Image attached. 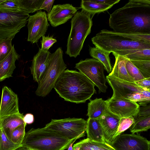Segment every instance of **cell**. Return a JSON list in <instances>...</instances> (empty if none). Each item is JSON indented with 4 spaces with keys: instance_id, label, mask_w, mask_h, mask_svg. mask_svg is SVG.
Masks as SVG:
<instances>
[{
    "instance_id": "obj_1",
    "label": "cell",
    "mask_w": 150,
    "mask_h": 150,
    "mask_svg": "<svg viewBox=\"0 0 150 150\" xmlns=\"http://www.w3.org/2000/svg\"><path fill=\"white\" fill-rule=\"evenodd\" d=\"M109 21L117 33L150 34V0H129L110 15Z\"/></svg>"
},
{
    "instance_id": "obj_2",
    "label": "cell",
    "mask_w": 150,
    "mask_h": 150,
    "mask_svg": "<svg viewBox=\"0 0 150 150\" xmlns=\"http://www.w3.org/2000/svg\"><path fill=\"white\" fill-rule=\"evenodd\" d=\"M95 86L80 71L68 69L62 73L53 88L65 100L79 103L85 102L96 93Z\"/></svg>"
},
{
    "instance_id": "obj_3",
    "label": "cell",
    "mask_w": 150,
    "mask_h": 150,
    "mask_svg": "<svg viewBox=\"0 0 150 150\" xmlns=\"http://www.w3.org/2000/svg\"><path fill=\"white\" fill-rule=\"evenodd\" d=\"M74 140L44 127L32 128L25 133L21 145L34 150H64Z\"/></svg>"
},
{
    "instance_id": "obj_4",
    "label": "cell",
    "mask_w": 150,
    "mask_h": 150,
    "mask_svg": "<svg viewBox=\"0 0 150 150\" xmlns=\"http://www.w3.org/2000/svg\"><path fill=\"white\" fill-rule=\"evenodd\" d=\"M71 22L65 53L70 57L76 58L80 55L84 41L91 33L92 21L91 15L82 9L76 13Z\"/></svg>"
},
{
    "instance_id": "obj_5",
    "label": "cell",
    "mask_w": 150,
    "mask_h": 150,
    "mask_svg": "<svg viewBox=\"0 0 150 150\" xmlns=\"http://www.w3.org/2000/svg\"><path fill=\"white\" fill-rule=\"evenodd\" d=\"M95 47L107 52L132 49H150V44L132 40L113 31L104 29L91 39Z\"/></svg>"
},
{
    "instance_id": "obj_6",
    "label": "cell",
    "mask_w": 150,
    "mask_h": 150,
    "mask_svg": "<svg viewBox=\"0 0 150 150\" xmlns=\"http://www.w3.org/2000/svg\"><path fill=\"white\" fill-rule=\"evenodd\" d=\"M63 51L60 47L51 54L45 72L38 83L35 92L37 96L45 97L48 95L60 76L67 68V65L63 59Z\"/></svg>"
},
{
    "instance_id": "obj_7",
    "label": "cell",
    "mask_w": 150,
    "mask_h": 150,
    "mask_svg": "<svg viewBox=\"0 0 150 150\" xmlns=\"http://www.w3.org/2000/svg\"><path fill=\"white\" fill-rule=\"evenodd\" d=\"M87 124V120L83 119L69 117L52 119L45 127L69 140H74L85 136Z\"/></svg>"
},
{
    "instance_id": "obj_8",
    "label": "cell",
    "mask_w": 150,
    "mask_h": 150,
    "mask_svg": "<svg viewBox=\"0 0 150 150\" xmlns=\"http://www.w3.org/2000/svg\"><path fill=\"white\" fill-rule=\"evenodd\" d=\"M79 71L88 78L98 88L99 93H105L108 88L106 85V78L103 64L94 58H87L80 60L75 67Z\"/></svg>"
},
{
    "instance_id": "obj_9",
    "label": "cell",
    "mask_w": 150,
    "mask_h": 150,
    "mask_svg": "<svg viewBox=\"0 0 150 150\" xmlns=\"http://www.w3.org/2000/svg\"><path fill=\"white\" fill-rule=\"evenodd\" d=\"M29 15L0 11V40L14 36L25 26Z\"/></svg>"
},
{
    "instance_id": "obj_10",
    "label": "cell",
    "mask_w": 150,
    "mask_h": 150,
    "mask_svg": "<svg viewBox=\"0 0 150 150\" xmlns=\"http://www.w3.org/2000/svg\"><path fill=\"white\" fill-rule=\"evenodd\" d=\"M116 150H150V142L138 134H120L110 144Z\"/></svg>"
},
{
    "instance_id": "obj_11",
    "label": "cell",
    "mask_w": 150,
    "mask_h": 150,
    "mask_svg": "<svg viewBox=\"0 0 150 150\" xmlns=\"http://www.w3.org/2000/svg\"><path fill=\"white\" fill-rule=\"evenodd\" d=\"M49 24L45 11H38L33 15L30 16L27 25L28 41L32 43L37 42L46 32Z\"/></svg>"
},
{
    "instance_id": "obj_12",
    "label": "cell",
    "mask_w": 150,
    "mask_h": 150,
    "mask_svg": "<svg viewBox=\"0 0 150 150\" xmlns=\"http://www.w3.org/2000/svg\"><path fill=\"white\" fill-rule=\"evenodd\" d=\"M108 110L120 118L137 115L139 105L128 99L111 97L106 100Z\"/></svg>"
},
{
    "instance_id": "obj_13",
    "label": "cell",
    "mask_w": 150,
    "mask_h": 150,
    "mask_svg": "<svg viewBox=\"0 0 150 150\" xmlns=\"http://www.w3.org/2000/svg\"><path fill=\"white\" fill-rule=\"evenodd\" d=\"M106 80L112 89L113 94L112 97L113 98L127 99L129 96L134 92L148 90L138 86L134 83L114 77L107 76Z\"/></svg>"
},
{
    "instance_id": "obj_14",
    "label": "cell",
    "mask_w": 150,
    "mask_h": 150,
    "mask_svg": "<svg viewBox=\"0 0 150 150\" xmlns=\"http://www.w3.org/2000/svg\"><path fill=\"white\" fill-rule=\"evenodd\" d=\"M77 11L76 8L69 4L54 5L47 15V20L52 26L55 27L66 23Z\"/></svg>"
},
{
    "instance_id": "obj_15",
    "label": "cell",
    "mask_w": 150,
    "mask_h": 150,
    "mask_svg": "<svg viewBox=\"0 0 150 150\" xmlns=\"http://www.w3.org/2000/svg\"><path fill=\"white\" fill-rule=\"evenodd\" d=\"M19 113L17 94L10 88L4 86L2 89L0 104V118Z\"/></svg>"
},
{
    "instance_id": "obj_16",
    "label": "cell",
    "mask_w": 150,
    "mask_h": 150,
    "mask_svg": "<svg viewBox=\"0 0 150 150\" xmlns=\"http://www.w3.org/2000/svg\"><path fill=\"white\" fill-rule=\"evenodd\" d=\"M120 118L107 109L99 118L102 127L105 142L111 144L113 140L118 127Z\"/></svg>"
},
{
    "instance_id": "obj_17",
    "label": "cell",
    "mask_w": 150,
    "mask_h": 150,
    "mask_svg": "<svg viewBox=\"0 0 150 150\" xmlns=\"http://www.w3.org/2000/svg\"><path fill=\"white\" fill-rule=\"evenodd\" d=\"M51 54L49 51L39 48L38 52L33 57L30 68L33 80L38 83L45 72Z\"/></svg>"
},
{
    "instance_id": "obj_18",
    "label": "cell",
    "mask_w": 150,
    "mask_h": 150,
    "mask_svg": "<svg viewBox=\"0 0 150 150\" xmlns=\"http://www.w3.org/2000/svg\"><path fill=\"white\" fill-rule=\"evenodd\" d=\"M20 55L16 52L14 46L9 54L0 62V82L6 78L12 77L16 68V61L20 58Z\"/></svg>"
},
{
    "instance_id": "obj_19",
    "label": "cell",
    "mask_w": 150,
    "mask_h": 150,
    "mask_svg": "<svg viewBox=\"0 0 150 150\" xmlns=\"http://www.w3.org/2000/svg\"><path fill=\"white\" fill-rule=\"evenodd\" d=\"M23 113L20 112L0 118V125L6 136L11 140L13 131L24 122Z\"/></svg>"
},
{
    "instance_id": "obj_20",
    "label": "cell",
    "mask_w": 150,
    "mask_h": 150,
    "mask_svg": "<svg viewBox=\"0 0 150 150\" xmlns=\"http://www.w3.org/2000/svg\"><path fill=\"white\" fill-rule=\"evenodd\" d=\"M87 121L86 133L87 138L96 142H106L103 128L99 119L88 118Z\"/></svg>"
},
{
    "instance_id": "obj_21",
    "label": "cell",
    "mask_w": 150,
    "mask_h": 150,
    "mask_svg": "<svg viewBox=\"0 0 150 150\" xmlns=\"http://www.w3.org/2000/svg\"><path fill=\"white\" fill-rule=\"evenodd\" d=\"M113 55L115 58V63L111 71L108 76L128 82L134 83L127 73L125 57L118 55Z\"/></svg>"
},
{
    "instance_id": "obj_22",
    "label": "cell",
    "mask_w": 150,
    "mask_h": 150,
    "mask_svg": "<svg viewBox=\"0 0 150 150\" xmlns=\"http://www.w3.org/2000/svg\"><path fill=\"white\" fill-rule=\"evenodd\" d=\"M112 53L113 54L122 56L130 60L150 61V49L123 50Z\"/></svg>"
},
{
    "instance_id": "obj_23",
    "label": "cell",
    "mask_w": 150,
    "mask_h": 150,
    "mask_svg": "<svg viewBox=\"0 0 150 150\" xmlns=\"http://www.w3.org/2000/svg\"><path fill=\"white\" fill-rule=\"evenodd\" d=\"M73 150H116L110 144L92 141L87 138L74 144Z\"/></svg>"
},
{
    "instance_id": "obj_24",
    "label": "cell",
    "mask_w": 150,
    "mask_h": 150,
    "mask_svg": "<svg viewBox=\"0 0 150 150\" xmlns=\"http://www.w3.org/2000/svg\"><path fill=\"white\" fill-rule=\"evenodd\" d=\"M107 109L106 100L102 98H96L90 100L88 103L87 115L88 118L93 119L99 118Z\"/></svg>"
},
{
    "instance_id": "obj_25",
    "label": "cell",
    "mask_w": 150,
    "mask_h": 150,
    "mask_svg": "<svg viewBox=\"0 0 150 150\" xmlns=\"http://www.w3.org/2000/svg\"><path fill=\"white\" fill-rule=\"evenodd\" d=\"M110 53L96 47H90L89 49L90 55L93 58L100 62L103 64L105 69L109 73L112 69L109 57Z\"/></svg>"
},
{
    "instance_id": "obj_26",
    "label": "cell",
    "mask_w": 150,
    "mask_h": 150,
    "mask_svg": "<svg viewBox=\"0 0 150 150\" xmlns=\"http://www.w3.org/2000/svg\"><path fill=\"white\" fill-rule=\"evenodd\" d=\"M113 6L93 2L92 0H82L81 7L82 9L90 14L94 15L106 11Z\"/></svg>"
},
{
    "instance_id": "obj_27",
    "label": "cell",
    "mask_w": 150,
    "mask_h": 150,
    "mask_svg": "<svg viewBox=\"0 0 150 150\" xmlns=\"http://www.w3.org/2000/svg\"><path fill=\"white\" fill-rule=\"evenodd\" d=\"M134 122L130 127L132 134L146 131L150 128V115L134 117Z\"/></svg>"
},
{
    "instance_id": "obj_28",
    "label": "cell",
    "mask_w": 150,
    "mask_h": 150,
    "mask_svg": "<svg viewBox=\"0 0 150 150\" xmlns=\"http://www.w3.org/2000/svg\"><path fill=\"white\" fill-rule=\"evenodd\" d=\"M0 11L29 15L22 11L19 0H0Z\"/></svg>"
},
{
    "instance_id": "obj_29",
    "label": "cell",
    "mask_w": 150,
    "mask_h": 150,
    "mask_svg": "<svg viewBox=\"0 0 150 150\" xmlns=\"http://www.w3.org/2000/svg\"><path fill=\"white\" fill-rule=\"evenodd\" d=\"M22 11L29 14L40 10L44 0H19Z\"/></svg>"
},
{
    "instance_id": "obj_30",
    "label": "cell",
    "mask_w": 150,
    "mask_h": 150,
    "mask_svg": "<svg viewBox=\"0 0 150 150\" xmlns=\"http://www.w3.org/2000/svg\"><path fill=\"white\" fill-rule=\"evenodd\" d=\"M21 144L13 143L6 136L0 125V150H15Z\"/></svg>"
},
{
    "instance_id": "obj_31",
    "label": "cell",
    "mask_w": 150,
    "mask_h": 150,
    "mask_svg": "<svg viewBox=\"0 0 150 150\" xmlns=\"http://www.w3.org/2000/svg\"><path fill=\"white\" fill-rule=\"evenodd\" d=\"M14 36L0 40V62L10 52L13 47L12 41Z\"/></svg>"
},
{
    "instance_id": "obj_32",
    "label": "cell",
    "mask_w": 150,
    "mask_h": 150,
    "mask_svg": "<svg viewBox=\"0 0 150 150\" xmlns=\"http://www.w3.org/2000/svg\"><path fill=\"white\" fill-rule=\"evenodd\" d=\"M125 58L126 67L127 73L134 82L144 79L139 71L130 60Z\"/></svg>"
},
{
    "instance_id": "obj_33",
    "label": "cell",
    "mask_w": 150,
    "mask_h": 150,
    "mask_svg": "<svg viewBox=\"0 0 150 150\" xmlns=\"http://www.w3.org/2000/svg\"><path fill=\"white\" fill-rule=\"evenodd\" d=\"M26 123L21 125L15 128L12 132L11 140L14 144H21L25 135Z\"/></svg>"
},
{
    "instance_id": "obj_34",
    "label": "cell",
    "mask_w": 150,
    "mask_h": 150,
    "mask_svg": "<svg viewBox=\"0 0 150 150\" xmlns=\"http://www.w3.org/2000/svg\"><path fill=\"white\" fill-rule=\"evenodd\" d=\"M130 60L144 78H150V61Z\"/></svg>"
},
{
    "instance_id": "obj_35",
    "label": "cell",
    "mask_w": 150,
    "mask_h": 150,
    "mask_svg": "<svg viewBox=\"0 0 150 150\" xmlns=\"http://www.w3.org/2000/svg\"><path fill=\"white\" fill-rule=\"evenodd\" d=\"M134 122V119L133 116L120 118L117 132L113 138V140L117 136L129 128Z\"/></svg>"
},
{
    "instance_id": "obj_36",
    "label": "cell",
    "mask_w": 150,
    "mask_h": 150,
    "mask_svg": "<svg viewBox=\"0 0 150 150\" xmlns=\"http://www.w3.org/2000/svg\"><path fill=\"white\" fill-rule=\"evenodd\" d=\"M118 33L120 35L132 40L150 44V34L139 33Z\"/></svg>"
},
{
    "instance_id": "obj_37",
    "label": "cell",
    "mask_w": 150,
    "mask_h": 150,
    "mask_svg": "<svg viewBox=\"0 0 150 150\" xmlns=\"http://www.w3.org/2000/svg\"><path fill=\"white\" fill-rule=\"evenodd\" d=\"M42 37L41 48L45 50L48 51L49 48L57 41L52 37L45 36L44 35Z\"/></svg>"
},
{
    "instance_id": "obj_38",
    "label": "cell",
    "mask_w": 150,
    "mask_h": 150,
    "mask_svg": "<svg viewBox=\"0 0 150 150\" xmlns=\"http://www.w3.org/2000/svg\"><path fill=\"white\" fill-rule=\"evenodd\" d=\"M142 97V102L139 103L141 106L148 105L150 102V90H144L140 91Z\"/></svg>"
},
{
    "instance_id": "obj_39",
    "label": "cell",
    "mask_w": 150,
    "mask_h": 150,
    "mask_svg": "<svg viewBox=\"0 0 150 150\" xmlns=\"http://www.w3.org/2000/svg\"><path fill=\"white\" fill-rule=\"evenodd\" d=\"M134 83L139 87L150 90V78L135 81Z\"/></svg>"
},
{
    "instance_id": "obj_40",
    "label": "cell",
    "mask_w": 150,
    "mask_h": 150,
    "mask_svg": "<svg viewBox=\"0 0 150 150\" xmlns=\"http://www.w3.org/2000/svg\"><path fill=\"white\" fill-rule=\"evenodd\" d=\"M148 115H150V104H149L145 106H142L141 107L139 106V112L136 116L140 117Z\"/></svg>"
},
{
    "instance_id": "obj_41",
    "label": "cell",
    "mask_w": 150,
    "mask_h": 150,
    "mask_svg": "<svg viewBox=\"0 0 150 150\" xmlns=\"http://www.w3.org/2000/svg\"><path fill=\"white\" fill-rule=\"evenodd\" d=\"M54 1V0H44L40 8V10L43 9L46 10L48 13H49L51 10Z\"/></svg>"
},
{
    "instance_id": "obj_42",
    "label": "cell",
    "mask_w": 150,
    "mask_h": 150,
    "mask_svg": "<svg viewBox=\"0 0 150 150\" xmlns=\"http://www.w3.org/2000/svg\"><path fill=\"white\" fill-rule=\"evenodd\" d=\"M127 99L136 103L137 102L139 103L141 102L142 97L140 91L135 92L132 93L129 96Z\"/></svg>"
},
{
    "instance_id": "obj_43",
    "label": "cell",
    "mask_w": 150,
    "mask_h": 150,
    "mask_svg": "<svg viewBox=\"0 0 150 150\" xmlns=\"http://www.w3.org/2000/svg\"><path fill=\"white\" fill-rule=\"evenodd\" d=\"M92 1L95 2L113 6L118 3L120 0H92Z\"/></svg>"
},
{
    "instance_id": "obj_44",
    "label": "cell",
    "mask_w": 150,
    "mask_h": 150,
    "mask_svg": "<svg viewBox=\"0 0 150 150\" xmlns=\"http://www.w3.org/2000/svg\"><path fill=\"white\" fill-rule=\"evenodd\" d=\"M23 120L24 122L26 124H31L33 123L34 121V116L31 113H27L24 115Z\"/></svg>"
},
{
    "instance_id": "obj_45",
    "label": "cell",
    "mask_w": 150,
    "mask_h": 150,
    "mask_svg": "<svg viewBox=\"0 0 150 150\" xmlns=\"http://www.w3.org/2000/svg\"><path fill=\"white\" fill-rule=\"evenodd\" d=\"M77 139H75L74 141L73 142H71V144H70L68 148V150H73V145L74 143L75 142V141Z\"/></svg>"
},
{
    "instance_id": "obj_46",
    "label": "cell",
    "mask_w": 150,
    "mask_h": 150,
    "mask_svg": "<svg viewBox=\"0 0 150 150\" xmlns=\"http://www.w3.org/2000/svg\"><path fill=\"white\" fill-rule=\"evenodd\" d=\"M15 150H29L26 147L21 146L17 148Z\"/></svg>"
},
{
    "instance_id": "obj_47",
    "label": "cell",
    "mask_w": 150,
    "mask_h": 150,
    "mask_svg": "<svg viewBox=\"0 0 150 150\" xmlns=\"http://www.w3.org/2000/svg\"><path fill=\"white\" fill-rule=\"evenodd\" d=\"M28 149H29V150H34L32 149H29V148H28Z\"/></svg>"
}]
</instances>
